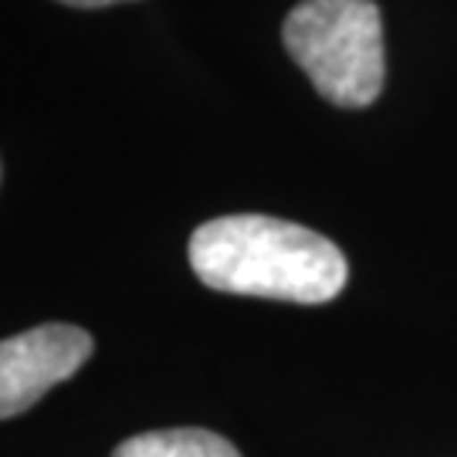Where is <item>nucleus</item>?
Returning a JSON list of instances; mask_svg holds the SVG:
<instances>
[{
  "label": "nucleus",
  "instance_id": "nucleus-1",
  "mask_svg": "<svg viewBox=\"0 0 457 457\" xmlns=\"http://www.w3.org/2000/svg\"><path fill=\"white\" fill-rule=\"evenodd\" d=\"M187 254L207 288L228 295L322 305L349 281L345 254L328 237L268 213H230L200 224Z\"/></svg>",
  "mask_w": 457,
  "mask_h": 457
},
{
  "label": "nucleus",
  "instance_id": "nucleus-2",
  "mask_svg": "<svg viewBox=\"0 0 457 457\" xmlns=\"http://www.w3.org/2000/svg\"><path fill=\"white\" fill-rule=\"evenodd\" d=\"M285 48L332 105L366 109L383 92V21L373 0H302L285 17Z\"/></svg>",
  "mask_w": 457,
  "mask_h": 457
},
{
  "label": "nucleus",
  "instance_id": "nucleus-3",
  "mask_svg": "<svg viewBox=\"0 0 457 457\" xmlns=\"http://www.w3.org/2000/svg\"><path fill=\"white\" fill-rule=\"evenodd\" d=\"M92 336L79 326L48 322L0 343V420L31 410L92 356Z\"/></svg>",
  "mask_w": 457,
  "mask_h": 457
},
{
  "label": "nucleus",
  "instance_id": "nucleus-4",
  "mask_svg": "<svg viewBox=\"0 0 457 457\" xmlns=\"http://www.w3.org/2000/svg\"><path fill=\"white\" fill-rule=\"evenodd\" d=\"M112 457H241V451L204 427H173V430H149L122 441Z\"/></svg>",
  "mask_w": 457,
  "mask_h": 457
},
{
  "label": "nucleus",
  "instance_id": "nucleus-5",
  "mask_svg": "<svg viewBox=\"0 0 457 457\" xmlns=\"http://www.w3.org/2000/svg\"><path fill=\"white\" fill-rule=\"evenodd\" d=\"M68 7H112V4H126V0H58Z\"/></svg>",
  "mask_w": 457,
  "mask_h": 457
}]
</instances>
